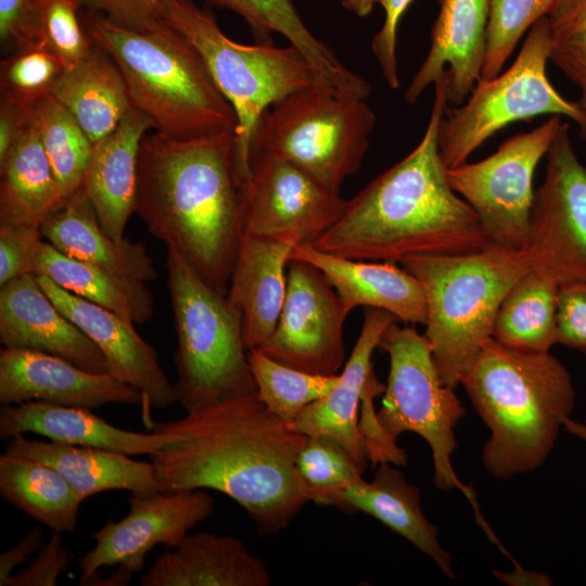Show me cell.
Masks as SVG:
<instances>
[{"label": "cell", "mask_w": 586, "mask_h": 586, "mask_svg": "<svg viewBox=\"0 0 586 586\" xmlns=\"http://www.w3.org/2000/svg\"><path fill=\"white\" fill-rule=\"evenodd\" d=\"M41 238L40 227L0 226V286L28 272Z\"/></svg>", "instance_id": "cell-46"}, {"label": "cell", "mask_w": 586, "mask_h": 586, "mask_svg": "<svg viewBox=\"0 0 586 586\" xmlns=\"http://www.w3.org/2000/svg\"><path fill=\"white\" fill-rule=\"evenodd\" d=\"M34 119L61 193L66 199L80 188L94 144L52 94L35 104Z\"/></svg>", "instance_id": "cell-36"}, {"label": "cell", "mask_w": 586, "mask_h": 586, "mask_svg": "<svg viewBox=\"0 0 586 586\" xmlns=\"http://www.w3.org/2000/svg\"><path fill=\"white\" fill-rule=\"evenodd\" d=\"M64 67L46 49L28 46L0 63V99L27 106L51 94Z\"/></svg>", "instance_id": "cell-40"}, {"label": "cell", "mask_w": 586, "mask_h": 586, "mask_svg": "<svg viewBox=\"0 0 586 586\" xmlns=\"http://www.w3.org/2000/svg\"><path fill=\"white\" fill-rule=\"evenodd\" d=\"M291 258L319 269L349 311L359 306L378 308L404 323H425L426 305L421 283L396 263L344 258L311 244H297Z\"/></svg>", "instance_id": "cell-23"}, {"label": "cell", "mask_w": 586, "mask_h": 586, "mask_svg": "<svg viewBox=\"0 0 586 586\" xmlns=\"http://www.w3.org/2000/svg\"><path fill=\"white\" fill-rule=\"evenodd\" d=\"M562 425L569 433L586 442V421L579 422L566 417L563 419Z\"/></svg>", "instance_id": "cell-55"}, {"label": "cell", "mask_w": 586, "mask_h": 586, "mask_svg": "<svg viewBox=\"0 0 586 586\" xmlns=\"http://www.w3.org/2000/svg\"><path fill=\"white\" fill-rule=\"evenodd\" d=\"M81 20L91 40L117 64L132 106L150 118L155 131L190 139L235 130L232 106L179 31L162 21L129 29L89 11Z\"/></svg>", "instance_id": "cell-5"}, {"label": "cell", "mask_w": 586, "mask_h": 586, "mask_svg": "<svg viewBox=\"0 0 586 586\" xmlns=\"http://www.w3.org/2000/svg\"><path fill=\"white\" fill-rule=\"evenodd\" d=\"M378 348L386 353L390 360L382 407L377 411L381 426L394 440L404 432L422 437L432 451L436 487L461 491L472 505L477 523L493 536L480 512L474 491L454 471L455 428L466 409L455 387L443 382L424 334L394 321L383 332Z\"/></svg>", "instance_id": "cell-10"}, {"label": "cell", "mask_w": 586, "mask_h": 586, "mask_svg": "<svg viewBox=\"0 0 586 586\" xmlns=\"http://www.w3.org/2000/svg\"><path fill=\"white\" fill-rule=\"evenodd\" d=\"M51 94L75 117L93 144L109 136L133 109L120 69L93 41L79 63L64 69Z\"/></svg>", "instance_id": "cell-30"}, {"label": "cell", "mask_w": 586, "mask_h": 586, "mask_svg": "<svg viewBox=\"0 0 586 586\" xmlns=\"http://www.w3.org/2000/svg\"><path fill=\"white\" fill-rule=\"evenodd\" d=\"M270 572L233 536L211 532L188 534L161 553L140 578L141 586H268Z\"/></svg>", "instance_id": "cell-24"}, {"label": "cell", "mask_w": 586, "mask_h": 586, "mask_svg": "<svg viewBox=\"0 0 586 586\" xmlns=\"http://www.w3.org/2000/svg\"><path fill=\"white\" fill-rule=\"evenodd\" d=\"M1 497L37 522L60 533H75L82 497L51 466L3 453Z\"/></svg>", "instance_id": "cell-34"}, {"label": "cell", "mask_w": 586, "mask_h": 586, "mask_svg": "<svg viewBox=\"0 0 586 586\" xmlns=\"http://www.w3.org/2000/svg\"><path fill=\"white\" fill-rule=\"evenodd\" d=\"M561 125L560 116H551L537 128L509 138L489 156L447 169L450 187L474 211L491 244L525 250L534 173Z\"/></svg>", "instance_id": "cell-12"}, {"label": "cell", "mask_w": 586, "mask_h": 586, "mask_svg": "<svg viewBox=\"0 0 586 586\" xmlns=\"http://www.w3.org/2000/svg\"><path fill=\"white\" fill-rule=\"evenodd\" d=\"M135 213L213 289L227 294L243 230L234 131L141 142Z\"/></svg>", "instance_id": "cell-3"}, {"label": "cell", "mask_w": 586, "mask_h": 586, "mask_svg": "<svg viewBox=\"0 0 586 586\" xmlns=\"http://www.w3.org/2000/svg\"><path fill=\"white\" fill-rule=\"evenodd\" d=\"M127 500L129 512L95 531L94 547L79 557V585L103 566L141 572L151 550L158 545L175 548L215 508V498L205 489L131 494Z\"/></svg>", "instance_id": "cell-16"}, {"label": "cell", "mask_w": 586, "mask_h": 586, "mask_svg": "<svg viewBox=\"0 0 586 586\" xmlns=\"http://www.w3.org/2000/svg\"><path fill=\"white\" fill-rule=\"evenodd\" d=\"M130 572L118 566V569L111 573L110 576L100 577L98 573L91 575L81 585L82 586H125L128 585L131 576Z\"/></svg>", "instance_id": "cell-53"}, {"label": "cell", "mask_w": 586, "mask_h": 586, "mask_svg": "<svg viewBox=\"0 0 586 586\" xmlns=\"http://www.w3.org/2000/svg\"><path fill=\"white\" fill-rule=\"evenodd\" d=\"M460 384L489 430L482 461L499 480L538 469L575 406L572 377L557 357L513 349L493 337Z\"/></svg>", "instance_id": "cell-4"}, {"label": "cell", "mask_w": 586, "mask_h": 586, "mask_svg": "<svg viewBox=\"0 0 586 586\" xmlns=\"http://www.w3.org/2000/svg\"><path fill=\"white\" fill-rule=\"evenodd\" d=\"M557 344L586 353V281L560 285Z\"/></svg>", "instance_id": "cell-45"}, {"label": "cell", "mask_w": 586, "mask_h": 586, "mask_svg": "<svg viewBox=\"0 0 586 586\" xmlns=\"http://www.w3.org/2000/svg\"><path fill=\"white\" fill-rule=\"evenodd\" d=\"M380 463L370 482L362 477L332 494L324 506L368 514L429 556L440 570L455 578L450 555L438 542L437 527L421 508L420 493L402 471Z\"/></svg>", "instance_id": "cell-26"}, {"label": "cell", "mask_w": 586, "mask_h": 586, "mask_svg": "<svg viewBox=\"0 0 586 586\" xmlns=\"http://www.w3.org/2000/svg\"><path fill=\"white\" fill-rule=\"evenodd\" d=\"M75 0H39V27L36 44L51 53L68 69L89 52V37Z\"/></svg>", "instance_id": "cell-41"}, {"label": "cell", "mask_w": 586, "mask_h": 586, "mask_svg": "<svg viewBox=\"0 0 586 586\" xmlns=\"http://www.w3.org/2000/svg\"><path fill=\"white\" fill-rule=\"evenodd\" d=\"M549 55L550 33L545 16L530 28L507 71L491 79L480 78L462 104L446 109L438 128V152L448 169L466 163L473 151L509 124L538 115L566 116L577 124L586 140V115L547 77Z\"/></svg>", "instance_id": "cell-11"}, {"label": "cell", "mask_w": 586, "mask_h": 586, "mask_svg": "<svg viewBox=\"0 0 586 586\" xmlns=\"http://www.w3.org/2000/svg\"><path fill=\"white\" fill-rule=\"evenodd\" d=\"M396 317L367 308L353 352L339 381L324 397L307 406L293 423L306 436H323L339 444L365 471L367 456L358 425V408L365 388L374 374L372 355L383 332Z\"/></svg>", "instance_id": "cell-22"}, {"label": "cell", "mask_w": 586, "mask_h": 586, "mask_svg": "<svg viewBox=\"0 0 586 586\" xmlns=\"http://www.w3.org/2000/svg\"><path fill=\"white\" fill-rule=\"evenodd\" d=\"M581 89V95L579 98L577 99V104L578 106L581 107V110L584 112V114L586 115V84L579 88Z\"/></svg>", "instance_id": "cell-56"}, {"label": "cell", "mask_w": 586, "mask_h": 586, "mask_svg": "<svg viewBox=\"0 0 586 586\" xmlns=\"http://www.w3.org/2000/svg\"><path fill=\"white\" fill-rule=\"evenodd\" d=\"M560 284L532 268L509 290L497 311L492 337L523 352H549L557 344Z\"/></svg>", "instance_id": "cell-35"}, {"label": "cell", "mask_w": 586, "mask_h": 586, "mask_svg": "<svg viewBox=\"0 0 586 586\" xmlns=\"http://www.w3.org/2000/svg\"><path fill=\"white\" fill-rule=\"evenodd\" d=\"M426 129L404 158L347 200L311 245L340 257L400 263L415 255L461 254L491 243L471 206L450 187L438 152L447 109L446 69L435 81Z\"/></svg>", "instance_id": "cell-2"}, {"label": "cell", "mask_w": 586, "mask_h": 586, "mask_svg": "<svg viewBox=\"0 0 586 586\" xmlns=\"http://www.w3.org/2000/svg\"><path fill=\"white\" fill-rule=\"evenodd\" d=\"M75 560V553L64 546L61 533L51 531L50 538L30 563L11 576L8 586H54Z\"/></svg>", "instance_id": "cell-44"}, {"label": "cell", "mask_w": 586, "mask_h": 586, "mask_svg": "<svg viewBox=\"0 0 586 586\" xmlns=\"http://www.w3.org/2000/svg\"><path fill=\"white\" fill-rule=\"evenodd\" d=\"M349 313L319 269L291 258L277 327L259 349L302 371L337 374L345 360L343 331Z\"/></svg>", "instance_id": "cell-15"}, {"label": "cell", "mask_w": 586, "mask_h": 586, "mask_svg": "<svg viewBox=\"0 0 586 586\" xmlns=\"http://www.w3.org/2000/svg\"><path fill=\"white\" fill-rule=\"evenodd\" d=\"M400 265L421 283L424 336L443 382L456 387L492 337L506 294L532 269L528 256L489 244L469 253L415 255Z\"/></svg>", "instance_id": "cell-6"}, {"label": "cell", "mask_w": 586, "mask_h": 586, "mask_svg": "<svg viewBox=\"0 0 586 586\" xmlns=\"http://www.w3.org/2000/svg\"><path fill=\"white\" fill-rule=\"evenodd\" d=\"M84 11L98 13L113 23L142 30L161 21L167 0H75Z\"/></svg>", "instance_id": "cell-49"}, {"label": "cell", "mask_w": 586, "mask_h": 586, "mask_svg": "<svg viewBox=\"0 0 586 586\" xmlns=\"http://www.w3.org/2000/svg\"><path fill=\"white\" fill-rule=\"evenodd\" d=\"M243 230L263 237H294L313 244L343 214L347 200L294 163L252 151L241 182Z\"/></svg>", "instance_id": "cell-14"}, {"label": "cell", "mask_w": 586, "mask_h": 586, "mask_svg": "<svg viewBox=\"0 0 586 586\" xmlns=\"http://www.w3.org/2000/svg\"><path fill=\"white\" fill-rule=\"evenodd\" d=\"M385 384L381 383L375 374L368 382L361 402V418L358 421L359 432L362 437L367 460L373 466L392 463L405 466L408 457L405 450L397 446L396 440L392 438L381 426L373 400L383 394Z\"/></svg>", "instance_id": "cell-43"}, {"label": "cell", "mask_w": 586, "mask_h": 586, "mask_svg": "<svg viewBox=\"0 0 586 586\" xmlns=\"http://www.w3.org/2000/svg\"><path fill=\"white\" fill-rule=\"evenodd\" d=\"M160 18L196 49L235 113V166L241 184L250 174L252 139L264 112L286 95L322 81L296 47H275L271 41L238 43L225 35L211 11L192 0H167Z\"/></svg>", "instance_id": "cell-7"}, {"label": "cell", "mask_w": 586, "mask_h": 586, "mask_svg": "<svg viewBox=\"0 0 586 586\" xmlns=\"http://www.w3.org/2000/svg\"><path fill=\"white\" fill-rule=\"evenodd\" d=\"M294 237L243 233L227 300L238 313L246 351L260 348L273 333L286 294V268Z\"/></svg>", "instance_id": "cell-21"}, {"label": "cell", "mask_w": 586, "mask_h": 586, "mask_svg": "<svg viewBox=\"0 0 586 586\" xmlns=\"http://www.w3.org/2000/svg\"><path fill=\"white\" fill-rule=\"evenodd\" d=\"M144 423L170 436L150 456L160 492H219L264 535L285 530L310 501L295 467L307 436L271 413L256 392L177 420Z\"/></svg>", "instance_id": "cell-1"}, {"label": "cell", "mask_w": 586, "mask_h": 586, "mask_svg": "<svg viewBox=\"0 0 586 586\" xmlns=\"http://www.w3.org/2000/svg\"><path fill=\"white\" fill-rule=\"evenodd\" d=\"M34 106L0 99V161L22 137L33 118Z\"/></svg>", "instance_id": "cell-50"}, {"label": "cell", "mask_w": 586, "mask_h": 586, "mask_svg": "<svg viewBox=\"0 0 586 586\" xmlns=\"http://www.w3.org/2000/svg\"><path fill=\"white\" fill-rule=\"evenodd\" d=\"M524 251L532 268L547 272L560 285L586 281V166L574 151L566 123L547 152Z\"/></svg>", "instance_id": "cell-13"}, {"label": "cell", "mask_w": 586, "mask_h": 586, "mask_svg": "<svg viewBox=\"0 0 586 586\" xmlns=\"http://www.w3.org/2000/svg\"><path fill=\"white\" fill-rule=\"evenodd\" d=\"M495 575L504 583L510 585H550L551 579L542 573L528 572L515 565V570L512 573L501 574L495 571Z\"/></svg>", "instance_id": "cell-52"}, {"label": "cell", "mask_w": 586, "mask_h": 586, "mask_svg": "<svg viewBox=\"0 0 586 586\" xmlns=\"http://www.w3.org/2000/svg\"><path fill=\"white\" fill-rule=\"evenodd\" d=\"M166 267L177 337V403L191 412L255 393L240 317L227 296L173 249Z\"/></svg>", "instance_id": "cell-8"}, {"label": "cell", "mask_w": 586, "mask_h": 586, "mask_svg": "<svg viewBox=\"0 0 586 586\" xmlns=\"http://www.w3.org/2000/svg\"><path fill=\"white\" fill-rule=\"evenodd\" d=\"M229 9L251 26L262 41L278 33L296 47L316 71L319 79L336 91L360 97L368 81L348 68L335 52L306 26L292 0H207Z\"/></svg>", "instance_id": "cell-33"}, {"label": "cell", "mask_w": 586, "mask_h": 586, "mask_svg": "<svg viewBox=\"0 0 586 586\" xmlns=\"http://www.w3.org/2000/svg\"><path fill=\"white\" fill-rule=\"evenodd\" d=\"M44 545V533L40 527L31 528L17 544L0 555V586H8L14 570Z\"/></svg>", "instance_id": "cell-51"}, {"label": "cell", "mask_w": 586, "mask_h": 586, "mask_svg": "<svg viewBox=\"0 0 586 586\" xmlns=\"http://www.w3.org/2000/svg\"><path fill=\"white\" fill-rule=\"evenodd\" d=\"M0 342L61 357L89 372H109L99 347L55 306L31 272L1 285Z\"/></svg>", "instance_id": "cell-19"}, {"label": "cell", "mask_w": 586, "mask_h": 586, "mask_svg": "<svg viewBox=\"0 0 586 586\" xmlns=\"http://www.w3.org/2000/svg\"><path fill=\"white\" fill-rule=\"evenodd\" d=\"M33 118L0 161V226L40 227L64 201Z\"/></svg>", "instance_id": "cell-31"}, {"label": "cell", "mask_w": 586, "mask_h": 586, "mask_svg": "<svg viewBox=\"0 0 586 586\" xmlns=\"http://www.w3.org/2000/svg\"><path fill=\"white\" fill-rule=\"evenodd\" d=\"M413 0H379L384 10V22L371 41L372 52L382 75L392 89L399 87L397 63V31L400 18Z\"/></svg>", "instance_id": "cell-48"}, {"label": "cell", "mask_w": 586, "mask_h": 586, "mask_svg": "<svg viewBox=\"0 0 586 586\" xmlns=\"http://www.w3.org/2000/svg\"><path fill=\"white\" fill-rule=\"evenodd\" d=\"M247 360L258 399L291 426L307 406L330 393L340 377V373L324 375L295 369L259 348L247 351Z\"/></svg>", "instance_id": "cell-37"}, {"label": "cell", "mask_w": 586, "mask_h": 586, "mask_svg": "<svg viewBox=\"0 0 586 586\" xmlns=\"http://www.w3.org/2000/svg\"><path fill=\"white\" fill-rule=\"evenodd\" d=\"M39 0H0V39L3 48L17 51L36 44Z\"/></svg>", "instance_id": "cell-47"}, {"label": "cell", "mask_w": 586, "mask_h": 586, "mask_svg": "<svg viewBox=\"0 0 586 586\" xmlns=\"http://www.w3.org/2000/svg\"><path fill=\"white\" fill-rule=\"evenodd\" d=\"M295 467L310 501L320 506L335 492L360 480L364 472L339 444L323 436H307Z\"/></svg>", "instance_id": "cell-39"}, {"label": "cell", "mask_w": 586, "mask_h": 586, "mask_svg": "<svg viewBox=\"0 0 586 586\" xmlns=\"http://www.w3.org/2000/svg\"><path fill=\"white\" fill-rule=\"evenodd\" d=\"M28 272L43 275L60 288L125 319L141 324L154 313V300L144 282L120 278L102 268L69 257L40 240Z\"/></svg>", "instance_id": "cell-32"}, {"label": "cell", "mask_w": 586, "mask_h": 586, "mask_svg": "<svg viewBox=\"0 0 586 586\" xmlns=\"http://www.w3.org/2000/svg\"><path fill=\"white\" fill-rule=\"evenodd\" d=\"M151 128L150 118L131 109L109 136L93 145L80 186L101 227L115 240L125 238L128 219L135 213L139 151Z\"/></svg>", "instance_id": "cell-25"}, {"label": "cell", "mask_w": 586, "mask_h": 586, "mask_svg": "<svg viewBox=\"0 0 586 586\" xmlns=\"http://www.w3.org/2000/svg\"><path fill=\"white\" fill-rule=\"evenodd\" d=\"M557 0H489L482 79L501 73L526 30L547 16Z\"/></svg>", "instance_id": "cell-38"}, {"label": "cell", "mask_w": 586, "mask_h": 586, "mask_svg": "<svg viewBox=\"0 0 586 586\" xmlns=\"http://www.w3.org/2000/svg\"><path fill=\"white\" fill-rule=\"evenodd\" d=\"M375 114L366 100L323 82L297 90L260 116L252 151L275 153L294 163L330 190L361 167Z\"/></svg>", "instance_id": "cell-9"}, {"label": "cell", "mask_w": 586, "mask_h": 586, "mask_svg": "<svg viewBox=\"0 0 586 586\" xmlns=\"http://www.w3.org/2000/svg\"><path fill=\"white\" fill-rule=\"evenodd\" d=\"M5 453L51 466L85 500L106 491H128L132 495L160 492L152 461H138L129 455L90 446L27 438H10Z\"/></svg>", "instance_id": "cell-28"}, {"label": "cell", "mask_w": 586, "mask_h": 586, "mask_svg": "<svg viewBox=\"0 0 586 586\" xmlns=\"http://www.w3.org/2000/svg\"><path fill=\"white\" fill-rule=\"evenodd\" d=\"M91 410L44 402L3 405L0 437L33 433L52 442L104 448L129 456H151L170 438L168 434L154 431L140 433L119 429Z\"/></svg>", "instance_id": "cell-29"}, {"label": "cell", "mask_w": 586, "mask_h": 586, "mask_svg": "<svg viewBox=\"0 0 586 586\" xmlns=\"http://www.w3.org/2000/svg\"><path fill=\"white\" fill-rule=\"evenodd\" d=\"M0 402H44L94 409L106 404L140 406L142 395L110 372L93 373L50 354L3 347Z\"/></svg>", "instance_id": "cell-18"}, {"label": "cell", "mask_w": 586, "mask_h": 586, "mask_svg": "<svg viewBox=\"0 0 586 586\" xmlns=\"http://www.w3.org/2000/svg\"><path fill=\"white\" fill-rule=\"evenodd\" d=\"M426 58L405 92L415 103L446 69L447 101L462 104L481 78L486 47L489 0H438Z\"/></svg>", "instance_id": "cell-20"}, {"label": "cell", "mask_w": 586, "mask_h": 586, "mask_svg": "<svg viewBox=\"0 0 586 586\" xmlns=\"http://www.w3.org/2000/svg\"><path fill=\"white\" fill-rule=\"evenodd\" d=\"M36 276L55 306L99 347L109 372L141 393L144 421L150 419L151 408L166 409L177 403L175 385L155 348L137 332L133 322L60 288L47 276Z\"/></svg>", "instance_id": "cell-17"}, {"label": "cell", "mask_w": 586, "mask_h": 586, "mask_svg": "<svg viewBox=\"0 0 586 586\" xmlns=\"http://www.w3.org/2000/svg\"><path fill=\"white\" fill-rule=\"evenodd\" d=\"M40 231L61 253L120 278L146 283L157 276L143 243L127 238L115 240L103 230L82 188L67 196L43 220Z\"/></svg>", "instance_id": "cell-27"}, {"label": "cell", "mask_w": 586, "mask_h": 586, "mask_svg": "<svg viewBox=\"0 0 586 586\" xmlns=\"http://www.w3.org/2000/svg\"><path fill=\"white\" fill-rule=\"evenodd\" d=\"M551 61L579 88L586 84V0H557L547 14Z\"/></svg>", "instance_id": "cell-42"}, {"label": "cell", "mask_w": 586, "mask_h": 586, "mask_svg": "<svg viewBox=\"0 0 586 586\" xmlns=\"http://www.w3.org/2000/svg\"><path fill=\"white\" fill-rule=\"evenodd\" d=\"M378 2L379 0H342V5L356 15L364 17L372 12Z\"/></svg>", "instance_id": "cell-54"}]
</instances>
